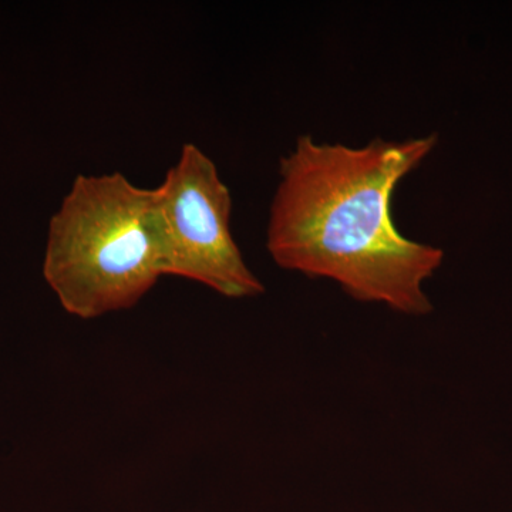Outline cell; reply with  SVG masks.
<instances>
[{
    "mask_svg": "<svg viewBox=\"0 0 512 512\" xmlns=\"http://www.w3.org/2000/svg\"><path fill=\"white\" fill-rule=\"evenodd\" d=\"M439 143L436 133L366 146L318 143L301 136L279 165L266 248L276 265L335 281L359 302L404 315L433 311L424 284L444 252L404 237L392 198L406 175Z\"/></svg>",
    "mask_w": 512,
    "mask_h": 512,
    "instance_id": "6da1fadb",
    "label": "cell"
},
{
    "mask_svg": "<svg viewBox=\"0 0 512 512\" xmlns=\"http://www.w3.org/2000/svg\"><path fill=\"white\" fill-rule=\"evenodd\" d=\"M156 190L121 173L77 175L50 220L43 276L62 308L89 320L136 306L161 275Z\"/></svg>",
    "mask_w": 512,
    "mask_h": 512,
    "instance_id": "7a4b0ae2",
    "label": "cell"
},
{
    "mask_svg": "<svg viewBox=\"0 0 512 512\" xmlns=\"http://www.w3.org/2000/svg\"><path fill=\"white\" fill-rule=\"evenodd\" d=\"M154 190L161 275L190 279L229 299L264 293L232 235L231 191L200 147L185 144Z\"/></svg>",
    "mask_w": 512,
    "mask_h": 512,
    "instance_id": "3957f363",
    "label": "cell"
}]
</instances>
